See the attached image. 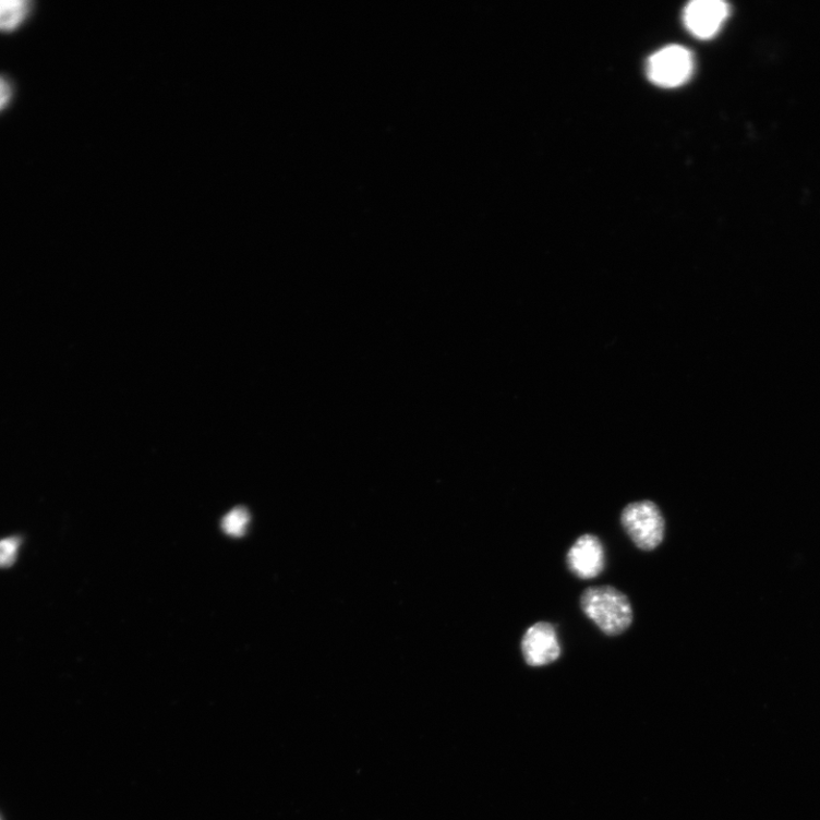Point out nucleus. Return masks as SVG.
Here are the masks:
<instances>
[{
	"label": "nucleus",
	"mask_w": 820,
	"mask_h": 820,
	"mask_svg": "<svg viewBox=\"0 0 820 820\" xmlns=\"http://www.w3.org/2000/svg\"><path fill=\"white\" fill-rule=\"evenodd\" d=\"M580 607L586 617L608 637L625 634L634 623V610L628 596L612 586L584 589Z\"/></svg>",
	"instance_id": "nucleus-1"
},
{
	"label": "nucleus",
	"mask_w": 820,
	"mask_h": 820,
	"mask_svg": "<svg viewBox=\"0 0 820 820\" xmlns=\"http://www.w3.org/2000/svg\"><path fill=\"white\" fill-rule=\"evenodd\" d=\"M622 526L634 545L643 552L655 551L664 541L665 520L658 504L639 501L622 512Z\"/></svg>",
	"instance_id": "nucleus-2"
},
{
	"label": "nucleus",
	"mask_w": 820,
	"mask_h": 820,
	"mask_svg": "<svg viewBox=\"0 0 820 820\" xmlns=\"http://www.w3.org/2000/svg\"><path fill=\"white\" fill-rule=\"evenodd\" d=\"M694 70V56L677 45L660 49L648 62L649 80L662 88H677L686 84Z\"/></svg>",
	"instance_id": "nucleus-3"
},
{
	"label": "nucleus",
	"mask_w": 820,
	"mask_h": 820,
	"mask_svg": "<svg viewBox=\"0 0 820 820\" xmlns=\"http://www.w3.org/2000/svg\"><path fill=\"white\" fill-rule=\"evenodd\" d=\"M729 15L728 4L721 0H696L684 10L686 29L699 39H710L720 33Z\"/></svg>",
	"instance_id": "nucleus-4"
},
{
	"label": "nucleus",
	"mask_w": 820,
	"mask_h": 820,
	"mask_svg": "<svg viewBox=\"0 0 820 820\" xmlns=\"http://www.w3.org/2000/svg\"><path fill=\"white\" fill-rule=\"evenodd\" d=\"M605 548L600 538L586 533L578 538L567 554V566L581 580L598 578L605 569Z\"/></svg>",
	"instance_id": "nucleus-5"
},
{
	"label": "nucleus",
	"mask_w": 820,
	"mask_h": 820,
	"mask_svg": "<svg viewBox=\"0 0 820 820\" xmlns=\"http://www.w3.org/2000/svg\"><path fill=\"white\" fill-rule=\"evenodd\" d=\"M521 650L530 666H544L557 661L562 648L555 626L546 622L531 626L522 638Z\"/></svg>",
	"instance_id": "nucleus-6"
},
{
	"label": "nucleus",
	"mask_w": 820,
	"mask_h": 820,
	"mask_svg": "<svg viewBox=\"0 0 820 820\" xmlns=\"http://www.w3.org/2000/svg\"><path fill=\"white\" fill-rule=\"evenodd\" d=\"M31 3L25 0H0V32H12L27 17Z\"/></svg>",
	"instance_id": "nucleus-7"
},
{
	"label": "nucleus",
	"mask_w": 820,
	"mask_h": 820,
	"mask_svg": "<svg viewBox=\"0 0 820 820\" xmlns=\"http://www.w3.org/2000/svg\"><path fill=\"white\" fill-rule=\"evenodd\" d=\"M250 522V515L245 508H236L229 511L224 518L221 527L224 531L232 536H242L246 532Z\"/></svg>",
	"instance_id": "nucleus-8"
},
{
	"label": "nucleus",
	"mask_w": 820,
	"mask_h": 820,
	"mask_svg": "<svg viewBox=\"0 0 820 820\" xmlns=\"http://www.w3.org/2000/svg\"><path fill=\"white\" fill-rule=\"evenodd\" d=\"M21 540L19 536L5 538L0 541V569L10 568L17 558Z\"/></svg>",
	"instance_id": "nucleus-9"
},
{
	"label": "nucleus",
	"mask_w": 820,
	"mask_h": 820,
	"mask_svg": "<svg viewBox=\"0 0 820 820\" xmlns=\"http://www.w3.org/2000/svg\"><path fill=\"white\" fill-rule=\"evenodd\" d=\"M12 96L10 84L0 76V111L5 109Z\"/></svg>",
	"instance_id": "nucleus-10"
}]
</instances>
